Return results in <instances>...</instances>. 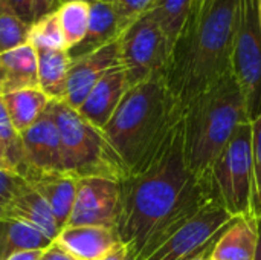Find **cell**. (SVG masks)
I'll list each match as a JSON object with an SVG mask.
<instances>
[{"label":"cell","mask_w":261,"mask_h":260,"mask_svg":"<svg viewBox=\"0 0 261 260\" xmlns=\"http://www.w3.org/2000/svg\"><path fill=\"white\" fill-rule=\"evenodd\" d=\"M206 185L211 199L232 218H255L251 123H243L236 129L214 161Z\"/></svg>","instance_id":"obj_6"},{"label":"cell","mask_w":261,"mask_h":260,"mask_svg":"<svg viewBox=\"0 0 261 260\" xmlns=\"http://www.w3.org/2000/svg\"><path fill=\"white\" fill-rule=\"evenodd\" d=\"M31 25L24 23L8 0H0V54L28 44Z\"/></svg>","instance_id":"obj_25"},{"label":"cell","mask_w":261,"mask_h":260,"mask_svg":"<svg viewBox=\"0 0 261 260\" xmlns=\"http://www.w3.org/2000/svg\"><path fill=\"white\" fill-rule=\"evenodd\" d=\"M24 184V179L18 175L5 173L0 172V218L5 216V211L14 198V195L18 192V188Z\"/></svg>","instance_id":"obj_30"},{"label":"cell","mask_w":261,"mask_h":260,"mask_svg":"<svg viewBox=\"0 0 261 260\" xmlns=\"http://www.w3.org/2000/svg\"><path fill=\"white\" fill-rule=\"evenodd\" d=\"M173 44L148 12L130 23L119 37V58L128 87L164 77Z\"/></svg>","instance_id":"obj_9"},{"label":"cell","mask_w":261,"mask_h":260,"mask_svg":"<svg viewBox=\"0 0 261 260\" xmlns=\"http://www.w3.org/2000/svg\"><path fill=\"white\" fill-rule=\"evenodd\" d=\"M211 251H213V248H210V250H206V251L200 253L199 256H194V257H191V259H188V260H210Z\"/></svg>","instance_id":"obj_38"},{"label":"cell","mask_w":261,"mask_h":260,"mask_svg":"<svg viewBox=\"0 0 261 260\" xmlns=\"http://www.w3.org/2000/svg\"><path fill=\"white\" fill-rule=\"evenodd\" d=\"M119 187L116 233L133 256L154 247L211 199L208 185L187 164L182 116L156 156Z\"/></svg>","instance_id":"obj_1"},{"label":"cell","mask_w":261,"mask_h":260,"mask_svg":"<svg viewBox=\"0 0 261 260\" xmlns=\"http://www.w3.org/2000/svg\"><path fill=\"white\" fill-rule=\"evenodd\" d=\"M54 241L35 228L8 218H0V260H6L18 251L46 250Z\"/></svg>","instance_id":"obj_22"},{"label":"cell","mask_w":261,"mask_h":260,"mask_svg":"<svg viewBox=\"0 0 261 260\" xmlns=\"http://www.w3.org/2000/svg\"><path fill=\"white\" fill-rule=\"evenodd\" d=\"M231 74L245 98L252 123L261 113V23L258 0H239L231 54Z\"/></svg>","instance_id":"obj_7"},{"label":"cell","mask_w":261,"mask_h":260,"mask_svg":"<svg viewBox=\"0 0 261 260\" xmlns=\"http://www.w3.org/2000/svg\"><path fill=\"white\" fill-rule=\"evenodd\" d=\"M104 2L110 3L119 12L122 20L127 25H130L138 17L148 12L156 0H104Z\"/></svg>","instance_id":"obj_29"},{"label":"cell","mask_w":261,"mask_h":260,"mask_svg":"<svg viewBox=\"0 0 261 260\" xmlns=\"http://www.w3.org/2000/svg\"><path fill=\"white\" fill-rule=\"evenodd\" d=\"M257 231H258V242H257V251L254 260H261V216L257 218Z\"/></svg>","instance_id":"obj_37"},{"label":"cell","mask_w":261,"mask_h":260,"mask_svg":"<svg viewBox=\"0 0 261 260\" xmlns=\"http://www.w3.org/2000/svg\"><path fill=\"white\" fill-rule=\"evenodd\" d=\"M63 2H69V0H60V5H61ZM86 2H89V3H90V2H93V0H86Z\"/></svg>","instance_id":"obj_40"},{"label":"cell","mask_w":261,"mask_h":260,"mask_svg":"<svg viewBox=\"0 0 261 260\" xmlns=\"http://www.w3.org/2000/svg\"><path fill=\"white\" fill-rule=\"evenodd\" d=\"M223 207L210 199L193 216L179 224L162 241L136 260H188L214 247L220 234L234 222ZM133 256V254H132Z\"/></svg>","instance_id":"obj_8"},{"label":"cell","mask_w":261,"mask_h":260,"mask_svg":"<svg viewBox=\"0 0 261 260\" xmlns=\"http://www.w3.org/2000/svg\"><path fill=\"white\" fill-rule=\"evenodd\" d=\"M37 80L38 89L54 101H64L67 92V77L70 55L64 49H37Z\"/></svg>","instance_id":"obj_20"},{"label":"cell","mask_w":261,"mask_h":260,"mask_svg":"<svg viewBox=\"0 0 261 260\" xmlns=\"http://www.w3.org/2000/svg\"><path fill=\"white\" fill-rule=\"evenodd\" d=\"M182 112L171 98L164 77L128 87L104 133L119 155L127 178L141 172L161 150Z\"/></svg>","instance_id":"obj_3"},{"label":"cell","mask_w":261,"mask_h":260,"mask_svg":"<svg viewBox=\"0 0 261 260\" xmlns=\"http://www.w3.org/2000/svg\"><path fill=\"white\" fill-rule=\"evenodd\" d=\"M46 110L57 126L66 173L73 178H107L121 182L127 178L125 166L104 130L90 124L66 101L50 100Z\"/></svg>","instance_id":"obj_5"},{"label":"cell","mask_w":261,"mask_h":260,"mask_svg":"<svg viewBox=\"0 0 261 260\" xmlns=\"http://www.w3.org/2000/svg\"><path fill=\"white\" fill-rule=\"evenodd\" d=\"M3 218L23 222L50 241H55L61 231L46 201L26 181L11 199Z\"/></svg>","instance_id":"obj_15"},{"label":"cell","mask_w":261,"mask_h":260,"mask_svg":"<svg viewBox=\"0 0 261 260\" xmlns=\"http://www.w3.org/2000/svg\"><path fill=\"white\" fill-rule=\"evenodd\" d=\"M0 138L6 147L8 159L12 167V170L23 178L24 175V150H23V143L20 133L12 127L11 120L8 116L3 98L0 97Z\"/></svg>","instance_id":"obj_27"},{"label":"cell","mask_w":261,"mask_h":260,"mask_svg":"<svg viewBox=\"0 0 261 260\" xmlns=\"http://www.w3.org/2000/svg\"><path fill=\"white\" fill-rule=\"evenodd\" d=\"M2 98L11 124L18 133L28 130L41 116L50 101L38 87L17 90Z\"/></svg>","instance_id":"obj_21"},{"label":"cell","mask_w":261,"mask_h":260,"mask_svg":"<svg viewBox=\"0 0 261 260\" xmlns=\"http://www.w3.org/2000/svg\"><path fill=\"white\" fill-rule=\"evenodd\" d=\"M38 87L37 54L28 43L0 54V97Z\"/></svg>","instance_id":"obj_18"},{"label":"cell","mask_w":261,"mask_h":260,"mask_svg":"<svg viewBox=\"0 0 261 260\" xmlns=\"http://www.w3.org/2000/svg\"><path fill=\"white\" fill-rule=\"evenodd\" d=\"M119 182L89 176L76 179L75 204L66 227H102L116 230L119 216Z\"/></svg>","instance_id":"obj_10"},{"label":"cell","mask_w":261,"mask_h":260,"mask_svg":"<svg viewBox=\"0 0 261 260\" xmlns=\"http://www.w3.org/2000/svg\"><path fill=\"white\" fill-rule=\"evenodd\" d=\"M128 25L122 20L119 12L104 0L90 2L89 26L86 37L69 49L70 60L93 52L115 40H118Z\"/></svg>","instance_id":"obj_14"},{"label":"cell","mask_w":261,"mask_h":260,"mask_svg":"<svg viewBox=\"0 0 261 260\" xmlns=\"http://www.w3.org/2000/svg\"><path fill=\"white\" fill-rule=\"evenodd\" d=\"M243 123L251 121L231 70L182 110L185 158L196 178L206 184L214 161Z\"/></svg>","instance_id":"obj_4"},{"label":"cell","mask_w":261,"mask_h":260,"mask_svg":"<svg viewBox=\"0 0 261 260\" xmlns=\"http://www.w3.org/2000/svg\"><path fill=\"white\" fill-rule=\"evenodd\" d=\"M252 126V158H254V215L261 216V113Z\"/></svg>","instance_id":"obj_28"},{"label":"cell","mask_w":261,"mask_h":260,"mask_svg":"<svg viewBox=\"0 0 261 260\" xmlns=\"http://www.w3.org/2000/svg\"><path fill=\"white\" fill-rule=\"evenodd\" d=\"M26 182L46 201L58 227L63 230L75 204L76 178L69 173H49L35 175L26 179Z\"/></svg>","instance_id":"obj_17"},{"label":"cell","mask_w":261,"mask_h":260,"mask_svg":"<svg viewBox=\"0 0 261 260\" xmlns=\"http://www.w3.org/2000/svg\"><path fill=\"white\" fill-rule=\"evenodd\" d=\"M130 256V250L125 244H116L107 254H104L99 260H127Z\"/></svg>","instance_id":"obj_34"},{"label":"cell","mask_w":261,"mask_h":260,"mask_svg":"<svg viewBox=\"0 0 261 260\" xmlns=\"http://www.w3.org/2000/svg\"><path fill=\"white\" fill-rule=\"evenodd\" d=\"M12 9L17 12V15L28 25H32L35 21L34 14V0H8Z\"/></svg>","instance_id":"obj_31"},{"label":"cell","mask_w":261,"mask_h":260,"mask_svg":"<svg viewBox=\"0 0 261 260\" xmlns=\"http://www.w3.org/2000/svg\"><path fill=\"white\" fill-rule=\"evenodd\" d=\"M44 250H28V251H18L6 260H40Z\"/></svg>","instance_id":"obj_35"},{"label":"cell","mask_w":261,"mask_h":260,"mask_svg":"<svg viewBox=\"0 0 261 260\" xmlns=\"http://www.w3.org/2000/svg\"><path fill=\"white\" fill-rule=\"evenodd\" d=\"M40 260H76L69 251H66L61 245H58L55 241L43 251Z\"/></svg>","instance_id":"obj_32"},{"label":"cell","mask_w":261,"mask_h":260,"mask_svg":"<svg viewBox=\"0 0 261 260\" xmlns=\"http://www.w3.org/2000/svg\"><path fill=\"white\" fill-rule=\"evenodd\" d=\"M257 242V218H237L214 244L210 260H254Z\"/></svg>","instance_id":"obj_19"},{"label":"cell","mask_w":261,"mask_h":260,"mask_svg":"<svg viewBox=\"0 0 261 260\" xmlns=\"http://www.w3.org/2000/svg\"><path fill=\"white\" fill-rule=\"evenodd\" d=\"M258 15H260V23H261V0H258Z\"/></svg>","instance_id":"obj_39"},{"label":"cell","mask_w":261,"mask_h":260,"mask_svg":"<svg viewBox=\"0 0 261 260\" xmlns=\"http://www.w3.org/2000/svg\"><path fill=\"white\" fill-rule=\"evenodd\" d=\"M239 0H196L173 43L164 83L180 112L231 70Z\"/></svg>","instance_id":"obj_2"},{"label":"cell","mask_w":261,"mask_h":260,"mask_svg":"<svg viewBox=\"0 0 261 260\" xmlns=\"http://www.w3.org/2000/svg\"><path fill=\"white\" fill-rule=\"evenodd\" d=\"M35 51L37 49H64L67 51V43L58 21L57 12L46 14L37 18L29 29V41Z\"/></svg>","instance_id":"obj_26"},{"label":"cell","mask_w":261,"mask_h":260,"mask_svg":"<svg viewBox=\"0 0 261 260\" xmlns=\"http://www.w3.org/2000/svg\"><path fill=\"white\" fill-rule=\"evenodd\" d=\"M127 260H136V259H135V256H132V254H130V256H128V259H127Z\"/></svg>","instance_id":"obj_41"},{"label":"cell","mask_w":261,"mask_h":260,"mask_svg":"<svg viewBox=\"0 0 261 260\" xmlns=\"http://www.w3.org/2000/svg\"><path fill=\"white\" fill-rule=\"evenodd\" d=\"M128 90L125 72L121 64L112 67L90 90L78 112L95 127L104 130L122 97Z\"/></svg>","instance_id":"obj_13"},{"label":"cell","mask_w":261,"mask_h":260,"mask_svg":"<svg viewBox=\"0 0 261 260\" xmlns=\"http://www.w3.org/2000/svg\"><path fill=\"white\" fill-rule=\"evenodd\" d=\"M196 0H156L148 14L173 44L182 31Z\"/></svg>","instance_id":"obj_23"},{"label":"cell","mask_w":261,"mask_h":260,"mask_svg":"<svg viewBox=\"0 0 261 260\" xmlns=\"http://www.w3.org/2000/svg\"><path fill=\"white\" fill-rule=\"evenodd\" d=\"M55 12L61 25L67 43V51H69L86 37L87 26H89L90 3L86 0L63 2Z\"/></svg>","instance_id":"obj_24"},{"label":"cell","mask_w":261,"mask_h":260,"mask_svg":"<svg viewBox=\"0 0 261 260\" xmlns=\"http://www.w3.org/2000/svg\"><path fill=\"white\" fill-rule=\"evenodd\" d=\"M55 242L76 260H99L121 241L113 228L64 227Z\"/></svg>","instance_id":"obj_16"},{"label":"cell","mask_w":261,"mask_h":260,"mask_svg":"<svg viewBox=\"0 0 261 260\" xmlns=\"http://www.w3.org/2000/svg\"><path fill=\"white\" fill-rule=\"evenodd\" d=\"M60 6V0H34V14L35 20L57 11Z\"/></svg>","instance_id":"obj_33"},{"label":"cell","mask_w":261,"mask_h":260,"mask_svg":"<svg viewBox=\"0 0 261 260\" xmlns=\"http://www.w3.org/2000/svg\"><path fill=\"white\" fill-rule=\"evenodd\" d=\"M24 150V175L29 179L35 175L66 173L61 158V143L54 118L47 110L23 133H20Z\"/></svg>","instance_id":"obj_11"},{"label":"cell","mask_w":261,"mask_h":260,"mask_svg":"<svg viewBox=\"0 0 261 260\" xmlns=\"http://www.w3.org/2000/svg\"><path fill=\"white\" fill-rule=\"evenodd\" d=\"M118 64H121L119 38L93 52L72 58L64 101L78 110L95 84Z\"/></svg>","instance_id":"obj_12"},{"label":"cell","mask_w":261,"mask_h":260,"mask_svg":"<svg viewBox=\"0 0 261 260\" xmlns=\"http://www.w3.org/2000/svg\"><path fill=\"white\" fill-rule=\"evenodd\" d=\"M0 172H5V173H12V175H17L11 164H9V159H8V153H6V147L0 138Z\"/></svg>","instance_id":"obj_36"}]
</instances>
